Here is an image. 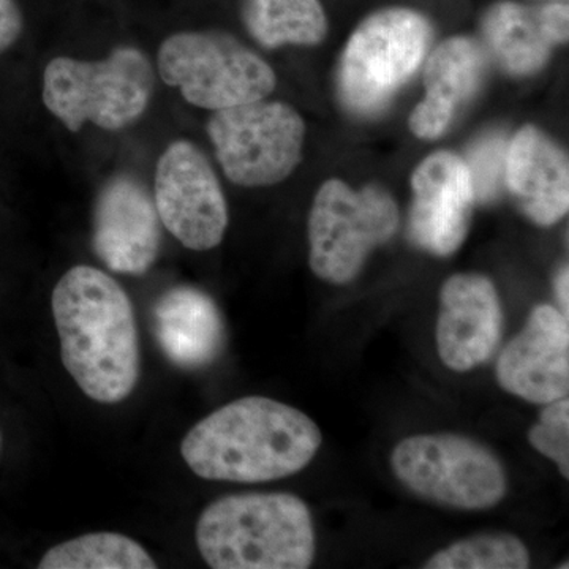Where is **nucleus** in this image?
Returning a JSON list of instances; mask_svg holds the SVG:
<instances>
[{
    "label": "nucleus",
    "mask_w": 569,
    "mask_h": 569,
    "mask_svg": "<svg viewBox=\"0 0 569 569\" xmlns=\"http://www.w3.org/2000/svg\"><path fill=\"white\" fill-rule=\"evenodd\" d=\"M40 569H153L156 560L140 542L121 533L100 531L54 546L44 553Z\"/></svg>",
    "instance_id": "nucleus-20"
},
{
    "label": "nucleus",
    "mask_w": 569,
    "mask_h": 569,
    "mask_svg": "<svg viewBox=\"0 0 569 569\" xmlns=\"http://www.w3.org/2000/svg\"><path fill=\"white\" fill-rule=\"evenodd\" d=\"M323 436L298 408L269 397H242L201 419L183 437L181 456L211 481H276L305 470Z\"/></svg>",
    "instance_id": "nucleus-2"
},
{
    "label": "nucleus",
    "mask_w": 569,
    "mask_h": 569,
    "mask_svg": "<svg viewBox=\"0 0 569 569\" xmlns=\"http://www.w3.org/2000/svg\"><path fill=\"white\" fill-rule=\"evenodd\" d=\"M24 29L20 6L17 0H0V54L9 51Z\"/></svg>",
    "instance_id": "nucleus-24"
},
{
    "label": "nucleus",
    "mask_w": 569,
    "mask_h": 569,
    "mask_svg": "<svg viewBox=\"0 0 569 569\" xmlns=\"http://www.w3.org/2000/svg\"><path fill=\"white\" fill-rule=\"evenodd\" d=\"M407 234L418 249L449 257L466 241L473 216V179L463 157L451 151L427 156L411 174Z\"/></svg>",
    "instance_id": "nucleus-11"
},
{
    "label": "nucleus",
    "mask_w": 569,
    "mask_h": 569,
    "mask_svg": "<svg viewBox=\"0 0 569 569\" xmlns=\"http://www.w3.org/2000/svg\"><path fill=\"white\" fill-rule=\"evenodd\" d=\"M153 203L176 241L206 252L223 241L228 204L208 157L187 140L171 142L160 156L153 181Z\"/></svg>",
    "instance_id": "nucleus-10"
},
{
    "label": "nucleus",
    "mask_w": 569,
    "mask_h": 569,
    "mask_svg": "<svg viewBox=\"0 0 569 569\" xmlns=\"http://www.w3.org/2000/svg\"><path fill=\"white\" fill-rule=\"evenodd\" d=\"M552 2H567V0H552Z\"/></svg>",
    "instance_id": "nucleus-27"
},
{
    "label": "nucleus",
    "mask_w": 569,
    "mask_h": 569,
    "mask_svg": "<svg viewBox=\"0 0 569 569\" xmlns=\"http://www.w3.org/2000/svg\"><path fill=\"white\" fill-rule=\"evenodd\" d=\"M157 71L187 103L212 112L268 99L277 86L274 69L252 48L222 31L168 37L157 52Z\"/></svg>",
    "instance_id": "nucleus-6"
},
{
    "label": "nucleus",
    "mask_w": 569,
    "mask_h": 569,
    "mask_svg": "<svg viewBox=\"0 0 569 569\" xmlns=\"http://www.w3.org/2000/svg\"><path fill=\"white\" fill-rule=\"evenodd\" d=\"M194 539L213 569H306L316 557L312 515L284 492L217 498L201 512Z\"/></svg>",
    "instance_id": "nucleus-3"
},
{
    "label": "nucleus",
    "mask_w": 569,
    "mask_h": 569,
    "mask_svg": "<svg viewBox=\"0 0 569 569\" xmlns=\"http://www.w3.org/2000/svg\"><path fill=\"white\" fill-rule=\"evenodd\" d=\"M508 144L503 137L490 134L471 148L470 159H466L473 179L475 194L479 201H490L500 193L505 183V163Z\"/></svg>",
    "instance_id": "nucleus-23"
},
{
    "label": "nucleus",
    "mask_w": 569,
    "mask_h": 569,
    "mask_svg": "<svg viewBox=\"0 0 569 569\" xmlns=\"http://www.w3.org/2000/svg\"><path fill=\"white\" fill-rule=\"evenodd\" d=\"M396 478L411 492L443 507L481 511L507 496V471L477 440L452 433L408 437L391 456Z\"/></svg>",
    "instance_id": "nucleus-8"
},
{
    "label": "nucleus",
    "mask_w": 569,
    "mask_h": 569,
    "mask_svg": "<svg viewBox=\"0 0 569 569\" xmlns=\"http://www.w3.org/2000/svg\"><path fill=\"white\" fill-rule=\"evenodd\" d=\"M206 130L223 174L239 187L276 186L302 160L306 122L288 103L263 99L213 111Z\"/></svg>",
    "instance_id": "nucleus-9"
},
{
    "label": "nucleus",
    "mask_w": 569,
    "mask_h": 569,
    "mask_svg": "<svg viewBox=\"0 0 569 569\" xmlns=\"http://www.w3.org/2000/svg\"><path fill=\"white\" fill-rule=\"evenodd\" d=\"M156 71L144 51L119 47L100 61L58 56L43 71L41 100L70 132L93 123L108 132L132 126L148 110Z\"/></svg>",
    "instance_id": "nucleus-4"
},
{
    "label": "nucleus",
    "mask_w": 569,
    "mask_h": 569,
    "mask_svg": "<svg viewBox=\"0 0 569 569\" xmlns=\"http://www.w3.org/2000/svg\"><path fill=\"white\" fill-rule=\"evenodd\" d=\"M505 186L531 222L559 223L569 209L567 152L538 127L523 126L508 144Z\"/></svg>",
    "instance_id": "nucleus-15"
},
{
    "label": "nucleus",
    "mask_w": 569,
    "mask_h": 569,
    "mask_svg": "<svg viewBox=\"0 0 569 569\" xmlns=\"http://www.w3.org/2000/svg\"><path fill=\"white\" fill-rule=\"evenodd\" d=\"M162 220L144 183L130 174L108 179L92 213V249L112 272L142 276L162 247Z\"/></svg>",
    "instance_id": "nucleus-12"
},
{
    "label": "nucleus",
    "mask_w": 569,
    "mask_h": 569,
    "mask_svg": "<svg viewBox=\"0 0 569 569\" xmlns=\"http://www.w3.org/2000/svg\"><path fill=\"white\" fill-rule=\"evenodd\" d=\"M432 39V22L421 11L388 7L370 13L340 56V103L358 118L381 114L426 61Z\"/></svg>",
    "instance_id": "nucleus-5"
},
{
    "label": "nucleus",
    "mask_w": 569,
    "mask_h": 569,
    "mask_svg": "<svg viewBox=\"0 0 569 569\" xmlns=\"http://www.w3.org/2000/svg\"><path fill=\"white\" fill-rule=\"evenodd\" d=\"M0 456H2V433H0Z\"/></svg>",
    "instance_id": "nucleus-26"
},
{
    "label": "nucleus",
    "mask_w": 569,
    "mask_h": 569,
    "mask_svg": "<svg viewBox=\"0 0 569 569\" xmlns=\"http://www.w3.org/2000/svg\"><path fill=\"white\" fill-rule=\"evenodd\" d=\"M530 553L522 541L509 533H482L460 539L433 553L426 569H526Z\"/></svg>",
    "instance_id": "nucleus-21"
},
{
    "label": "nucleus",
    "mask_w": 569,
    "mask_h": 569,
    "mask_svg": "<svg viewBox=\"0 0 569 569\" xmlns=\"http://www.w3.org/2000/svg\"><path fill=\"white\" fill-rule=\"evenodd\" d=\"M51 309L63 367L81 391L108 406L129 399L140 380V337L121 284L92 266H73L56 283Z\"/></svg>",
    "instance_id": "nucleus-1"
},
{
    "label": "nucleus",
    "mask_w": 569,
    "mask_h": 569,
    "mask_svg": "<svg viewBox=\"0 0 569 569\" xmlns=\"http://www.w3.org/2000/svg\"><path fill=\"white\" fill-rule=\"evenodd\" d=\"M399 208L378 183L351 189L342 179L321 183L309 213V264L325 282L350 283L377 247L399 228Z\"/></svg>",
    "instance_id": "nucleus-7"
},
{
    "label": "nucleus",
    "mask_w": 569,
    "mask_h": 569,
    "mask_svg": "<svg viewBox=\"0 0 569 569\" xmlns=\"http://www.w3.org/2000/svg\"><path fill=\"white\" fill-rule=\"evenodd\" d=\"M426 97L408 119L419 140H438L448 132L456 114L473 99L486 73L485 48L471 37L441 41L426 58Z\"/></svg>",
    "instance_id": "nucleus-16"
},
{
    "label": "nucleus",
    "mask_w": 569,
    "mask_h": 569,
    "mask_svg": "<svg viewBox=\"0 0 569 569\" xmlns=\"http://www.w3.org/2000/svg\"><path fill=\"white\" fill-rule=\"evenodd\" d=\"M497 381L531 403L553 402L569 392L568 317L552 306L531 310L529 321L498 358Z\"/></svg>",
    "instance_id": "nucleus-13"
},
{
    "label": "nucleus",
    "mask_w": 569,
    "mask_h": 569,
    "mask_svg": "<svg viewBox=\"0 0 569 569\" xmlns=\"http://www.w3.org/2000/svg\"><path fill=\"white\" fill-rule=\"evenodd\" d=\"M503 331V310L492 280L481 274L449 277L440 291L437 348L443 365L468 372L485 365Z\"/></svg>",
    "instance_id": "nucleus-14"
},
{
    "label": "nucleus",
    "mask_w": 569,
    "mask_h": 569,
    "mask_svg": "<svg viewBox=\"0 0 569 569\" xmlns=\"http://www.w3.org/2000/svg\"><path fill=\"white\" fill-rule=\"evenodd\" d=\"M152 326L160 350L179 369H203L222 353V313L211 296L198 288L181 284L160 296Z\"/></svg>",
    "instance_id": "nucleus-17"
},
{
    "label": "nucleus",
    "mask_w": 569,
    "mask_h": 569,
    "mask_svg": "<svg viewBox=\"0 0 569 569\" xmlns=\"http://www.w3.org/2000/svg\"><path fill=\"white\" fill-rule=\"evenodd\" d=\"M247 32L266 50L317 47L328 33L320 0H241Z\"/></svg>",
    "instance_id": "nucleus-19"
},
{
    "label": "nucleus",
    "mask_w": 569,
    "mask_h": 569,
    "mask_svg": "<svg viewBox=\"0 0 569 569\" xmlns=\"http://www.w3.org/2000/svg\"><path fill=\"white\" fill-rule=\"evenodd\" d=\"M556 293L561 307L560 312L568 317L569 313V271L568 266L560 268L559 274L556 277Z\"/></svg>",
    "instance_id": "nucleus-25"
},
{
    "label": "nucleus",
    "mask_w": 569,
    "mask_h": 569,
    "mask_svg": "<svg viewBox=\"0 0 569 569\" xmlns=\"http://www.w3.org/2000/svg\"><path fill=\"white\" fill-rule=\"evenodd\" d=\"M481 32L488 50L512 77L538 73L559 47L546 21L545 6L500 0L482 14Z\"/></svg>",
    "instance_id": "nucleus-18"
},
{
    "label": "nucleus",
    "mask_w": 569,
    "mask_h": 569,
    "mask_svg": "<svg viewBox=\"0 0 569 569\" xmlns=\"http://www.w3.org/2000/svg\"><path fill=\"white\" fill-rule=\"evenodd\" d=\"M531 447L553 460L565 479L569 478V400L546 403L537 425L529 432Z\"/></svg>",
    "instance_id": "nucleus-22"
}]
</instances>
